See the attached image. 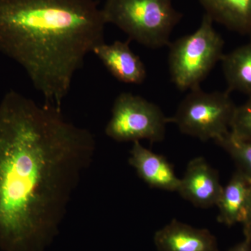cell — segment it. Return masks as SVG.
<instances>
[{"label": "cell", "instance_id": "cell-1", "mask_svg": "<svg viewBox=\"0 0 251 251\" xmlns=\"http://www.w3.org/2000/svg\"><path fill=\"white\" fill-rule=\"evenodd\" d=\"M62 108L16 91L0 102V250L46 251L95 154Z\"/></svg>", "mask_w": 251, "mask_h": 251}, {"label": "cell", "instance_id": "cell-2", "mask_svg": "<svg viewBox=\"0 0 251 251\" xmlns=\"http://www.w3.org/2000/svg\"><path fill=\"white\" fill-rule=\"evenodd\" d=\"M105 25L94 0H0V52L61 108L87 54L105 43Z\"/></svg>", "mask_w": 251, "mask_h": 251}, {"label": "cell", "instance_id": "cell-3", "mask_svg": "<svg viewBox=\"0 0 251 251\" xmlns=\"http://www.w3.org/2000/svg\"><path fill=\"white\" fill-rule=\"evenodd\" d=\"M101 11L106 24L151 49L169 45L172 31L182 17L173 0H106Z\"/></svg>", "mask_w": 251, "mask_h": 251}, {"label": "cell", "instance_id": "cell-4", "mask_svg": "<svg viewBox=\"0 0 251 251\" xmlns=\"http://www.w3.org/2000/svg\"><path fill=\"white\" fill-rule=\"evenodd\" d=\"M207 15L191 34L170 43L168 67L172 82L181 91L201 87V83L224 57V40Z\"/></svg>", "mask_w": 251, "mask_h": 251}, {"label": "cell", "instance_id": "cell-5", "mask_svg": "<svg viewBox=\"0 0 251 251\" xmlns=\"http://www.w3.org/2000/svg\"><path fill=\"white\" fill-rule=\"evenodd\" d=\"M236 108L228 90L206 92L198 87L181 100L170 123L201 141L216 140L230 130Z\"/></svg>", "mask_w": 251, "mask_h": 251}, {"label": "cell", "instance_id": "cell-6", "mask_svg": "<svg viewBox=\"0 0 251 251\" xmlns=\"http://www.w3.org/2000/svg\"><path fill=\"white\" fill-rule=\"evenodd\" d=\"M168 123L170 117L156 104L140 96L122 92L114 101L105 133L120 143L142 140L158 143L164 140Z\"/></svg>", "mask_w": 251, "mask_h": 251}, {"label": "cell", "instance_id": "cell-7", "mask_svg": "<svg viewBox=\"0 0 251 251\" xmlns=\"http://www.w3.org/2000/svg\"><path fill=\"white\" fill-rule=\"evenodd\" d=\"M223 187L218 171L200 156L188 163L176 192L196 207L207 209L216 206Z\"/></svg>", "mask_w": 251, "mask_h": 251}, {"label": "cell", "instance_id": "cell-8", "mask_svg": "<svg viewBox=\"0 0 251 251\" xmlns=\"http://www.w3.org/2000/svg\"><path fill=\"white\" fill-rule=\"evenodd\" d=\"M153 242L158 251H220L217 239L209 229L176 219L158 229Z\"/></svg>", "mask_w": 251, "mask_h": 251}, {"label": "cell", "instance_id": "cell-9", "mask_svg": "<svg viewBox=\"0 0 251 251\" xmlns=\"http://www.w3.org/2000/svg\"><path fill=\"white\" fill-rule=\"evenodd\" d=\"M128 163L150 188L172 192L177 191L180 179L175 174L173 164L166 157L153 152L140 142L133 143Z\"/></svg>", "mask_w": 251, "mask_h": 251}, {"label": "cell", "instance_id": "cell-10", "mask_svg": "<svg viewBox=\"0 0 251 251\" xmlns=\"http://www.w3.org/2000/svg\"><path fill=\"white\" fill-rule=\"evenodd\" d=\"M129 40L115 41L110 44L103 43L95 48L93 53L117 80L140 85L146 79V67L139 56L132 51Z\"/></svg>", "mask_w": 251, "mask_h": 251}, {"label": "cell", "instance_id": "cell-11", "mask_svg": "<svg viewBox=\"0 0 251 251\" xmlns=\"http://www.w3.org/2000/svg\"><path fill=\"white\" fill-rule=\"evenodd\" d=\"M251 192V181L236 171L226 186L223 187L216 206L217 221L227 227L242 224L245 219Z\"/></svg>", "mask_w": 251, "mask_h": 251}, {"label": "cell", "instance_id": "cell-12", "mask_svg": "<svg viewBox=\"0 0 251 251\" xmlns=\"http://www.w3.org/2000/svg\"><path fill=\"white\" fill-rule=\"evenodd\" d=\"M214 22L251 36V0H198Z\"/></svg>", "mask_w": 251, "mask_h": 251}, {"label": "cell", "instance_id": "cell-13", "mask_svg": "<svg viewBox=\"0 0 251 251\" xmlns=\"http://www.w3.org/2000/svg\"><path fill=\"white\" fill-rule=\"evenodd\" d=\"M221 62L227 90L237 91L251 97V40L224 54Z\"/></svg>", "mask_w": 251, "mask_h": 251}, {"label": "cell", "instance_id": "cell-14", "mask_svg": "<svg viewBox=\"0 0 251 251\" xmlns=\"http://www.w3.org/2000/svg\"><path fill=\"white\" fill-rule=\"evenodd\" d=\"M214 141L233 160L237 171L251 181V138H241L229 130Z\"/></svg>", "mask_w": 251, "mask_h": 251}, {"label": "cell", "instance_id": "cell-15", "mask_svg": "<svg viewBox=\"0 0 251 251\" xmlns=\"http://www.w3.org/2000/svg\"><path fill=\"white\" fill-rule=\"evenodd\" d=\"M230 131L241 138H251V97L245 103L237 106Z\"/></svg>", "mask_w": 251, "mask_h": 251}, {"label": "cell", "instance_id": "cell-16", "mask_svg": "<svg viewBox=\"0 0 251 251\" xmlns=\"http://www.w3.org/2000/svg\"><path fill=\"white\" fill-rule=\"evenodd\" d=\"M242 225L244 237L251 240V192L249 204H248L247 214Z\"/></svg>", "mask_w": 251, "mask_h": 251}, {"label": "cell", "instance_id": "cell-17", "mask_svg": "<svg viewBox=\"0 0 251 251\" xmlns=\"http://www.w3.org/2000/svg\"><path fill=\"white\" fill-rule=\"evenodd\" d=\"M227 251H251V240L244 237L242 242L238 243Z\"/></svg>", "mask_w": 251, "mask_h": 251}]
</instances>
